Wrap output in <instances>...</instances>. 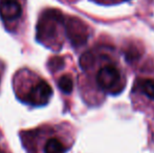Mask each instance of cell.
<instances>
[{
    "mask_svg": "<svg viewBox=\"0 0 154 153\" xmlns=\"http://www.w3.org/2000/svg\"><path fill=\"white\" fill-rule=\"evenodd\" d=\"M97 84L103 91L110 94L121 93L125 87L120 72L113 65H105L97 72Z\"/></svg>",
    "mask_w": 154,
    "mask_h": 153,
    "instance_id": "cell-1",
    "label": "cell"
},
{
    "mask_svg": "<svg viewBox=\"0 0 154 153\" xmlns=\"http://www.w3.org/2000/svg\"><path fill=\"white\" fill-rule=\"evenodd\" d=\"M124 54H125L126 60H127V61H129V62L138 59V58H140V51L138 50L137 47H135V46L127 47V49L124 51Z\"/></svg>",
    "mask_w": 154,
    "mask_h": 153,
    "instance_id": "cell-9",
    "label": "cell"
},
{
    "mask_svg": "<svg viewBox=\"0 0 154 153\" xmlns=\"http://www.w3.org/2000/svg\"><path fill=\"white\" fill-rule=\"evenodd\" d=\"M22 8L17 0H1L0 1V16L3 20L13 21L19 18Z\"/></svg>",
    "mask_w": 154,
    "mask_h": 153,
    "instance_id": "cell-5",
    "label": "cell"
},
{
    "mask_svg": "<svg viewBox=\"0 0 154 153\" xmlns=\"http://www.w3.org/2000/svg\"><path fill=\"white\" fill-rule=\"evenodd\" d=\"M93 62H94V58L91 53H85L80 58V65L83 69H88L93 64Z\"/></svg>",
    "mask_w": 154,
    "mask_h": 153,
    "instance_id": "cell-10",
    "label": "cell"
},
{
    "mask_svg": "<svg viewBox=\"0 0 154 153\" xmlns=\"http://www.w3.org/2000/svg\"><path fill=\"white\" fill-rule=\"evenodd\" d=\"M65 32L71 44L75 47L84 45L89 38L88 26L77 17H70L65 22Z\"/></svg>",
    "mask_w": 154,
    "mask_h": 153,
    "instance_id": "cell-3",
    "label": "cell"
},
{
    "mask_svg": "<svg viewBox=\"0 0 154 153\" xmlns=\"http://www.w3.org/2000/svg\"><path fill=\"white\" fill-rule=\"evenodd\" d=\"M51 94H53V89L51 85L44 80H40L31 88L24 100L25 102L34 106H43L49 101Z\"/></svg>",
    "mask_w": 154,
    "mask_h": 153,
    "instance_id": "cell-4",
    "label": "cell"
},
{
    "mask_svg": "<svg viewBox=\"0 0 154 153\" xmlns=\"http://www.w3.org/2000/svg\"><path fill=\"white\" fill-rule=\"evenodd\" d=\"M63 22V15L58 10H49L43 14L38 23V39L44 41L45 39L55 36L58 25Z\"/></svg>",
    "mask_w": 154,
    "mask_h": 153,
    "instance_id": "cell-2",
    "label": "cell"
},
{
    "mask_svg": "<svg viewBox=\"0 0 154 153\" xmlns=\"http://www.w3.org/2000/svg\"><path fill=\"white\" fill-rule=\"evenodd\" d=\"M138 90L142 91L149 99L154 100V80L151 79H140L136 82Z\"/></svg>",
    "mask_w": 154,
    "mask_h": 153,
    "instance_id": "cell-6",
    "label": "cell"
},
{
    "mask_svg": "<svg viewBox=\"0 0 154 153\" xmlns=\"http://www.w3.org/2000/svg\"><path fill=\"white\" fill-rule=\"evenodd\" d=\"M0 153H3V152H2V151H1V150H0Z\"/></svg>",
    "mask_w": 154,
    "mask_h": 153,
    "instance_id": "cell-12",
    "label": "cell"
},
{
    "mask_svg": "<svg viewBox=\"0 0 154 153\" xmlns=\"http://www.w3.org/2000/svg\"><path fill=\"white\" fill-rule=\"evenodd\" d=\"M65 147L58 139H51L44 146V153H65Z\"/></svg>",
    "mask_w": 154,
    "mask_h": 153,
    "instance_id": "cell-7",
    "label": "cell"
},
{
    "mask_svg": "<svg viewBox=\"0 0 154 153\" xmlns=\"http://www.w3.org/2000/svg\"><path fill=\"white\" fill-rule=\"evenodd\" d=\"M58 86H59V88L64 93H70L73 88L72 79H71L70 76H68V75L62 76L58 80Z\"/></svg>",
    "mask_w": 154,
    "mask_h": 153,
    "instance_id": "cell-8",
    "label": "cell"
},
{
    "mask_svg": "<svg viewBox=\"0 0 154 153\" xmlns=\"http://www.w3.org/2000/svg\"><path fill=\"white\" fill-rule=\"evenodd\" d=\"M63 66H64V60L60 57H55L49 61V67L53 72L61 69Z\"/></svg>",
    "mask_w": 154,
    "mask_h": 153,
    "instance_id": "cell-11",
    "label": "cell"
},
{
    "mask_svg": "<svg viewBox=\"0 0 154 153\" xmlns=\"http://www.w3.org/2000/svg\"><path fill=\"white\" fill-rule=\"evenodd\" d=\"M125 1H126V0H125Z\"/></svg>",
    "mask_w": 154,
    "mask_h": 153,
    "instance_id": "cell-13",
    "label": "cell"
}]
</instances>
